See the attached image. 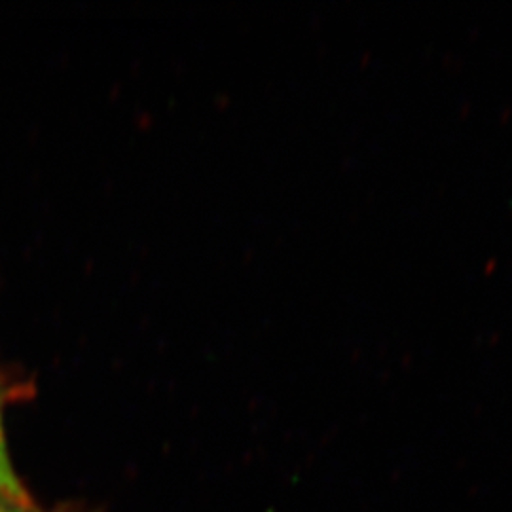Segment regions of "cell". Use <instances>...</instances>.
<instances>
[{"label": "cell", "instance_id": "6da1fadb", "mask_svg": "<svg viewBox=\"0 0 512 512\" xmlns=\"http://www.w3.org/2000/svg\"><path fill=\"white\" fill-rule=\"evenodd\" d=\"M0 512H33V505L21 484L0 482Z\"/></svg>", "mask_w": 512, "mask_h": 512}, {"label": "cell", "instance_id": "7a4b0ae2", "mask_svg": "<svg viewBox=\"0 0 512 512\" xmlns=\"http://www.w3.org/2000/svg\"><path fill=\"white\" fill-rule=\"evenodd\" d=\"M0 480L19 482L12 465H10L8 454H6V440H4V429H2V406H0Z\"/></svg>", "mask_w": 512, "mask_h": 512}, {"label": "cell", "instance_id": "3957f363", "mask_svg": "<svg viewBox=\"0 0 512 512\" xmlns=\"http://www.w3.org/2000/svg\"><path fill=\"white\" fill-rule=\"evenodd\" d=\"M59 512H86V511H82V509H63V511H59Z\"/></svg>", "mask_w": 512, "mask_h": 512}, {"label": "cell", "instance_id": "277c9868", "mask_svg": "<svg viewBox=\"0 0 512 512\" xmlns=\"http://www.w3.org/2000/svg\"><path fill=\"white\" fill-rule=\"evenodd\" d=\"M0 482H4V480H0ZM6 484H19V482H6Z\"/></svg>", "mask_w": 512, "mask_h": 512}]
</instances>
